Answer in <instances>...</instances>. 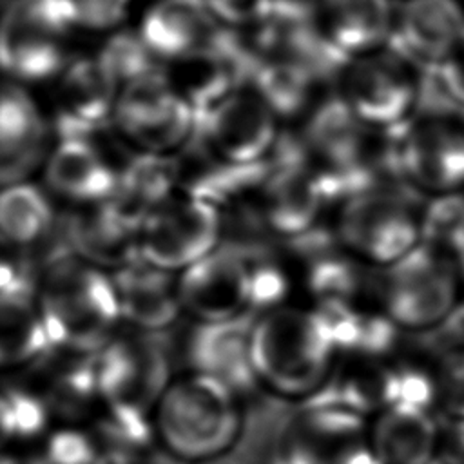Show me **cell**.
I'll return each mask as SVG.
<instances>
[{
  "label": "cell",
  "instance_id": "obj_40",
  "mask_svg": "<svg viewBox=\"0 0 464 464\" xmlns=\"http://www.w3.org/2000/svg\"><path fill=\"white\" fill-rule=\"evenodd\" d=\"M14 444V430L5 382H0V453Z\"/></svg>",
  "mask_w": 464,
  "mask_h": 464
},
{
  "label": "cell",
  "instance_id": "obj_17",
  "mask_svg": "<svg viewBox=\"0 0 464 464\" xmlns=\"http://www.w3.org/2000/svg\"><path fill=\"white\" fill-rule=\"evenodd\" d=\"M120 89L96 56L69 58L58 76V138H96L114 118Z\"/></svg>",
  "mask_w": 464,
  "mask_h": 464
},
{
  "label": "cell",
  "instance_id": "obj_25",
  "mask_svg": "<svg viewBox=\"0 0 464 464\" xmlns=\"http://www.w3.org/2000/svg\"><path fill=\"white\" fill-rule=\"evenodd\" d=\"M393 13L392 0H315L319 31L348 58L384 47Z\"/></svg>",
  "mask_w": 464,
  "mask_h": 464
},
{
  "label": "cell",
  "instance_id": "obj_15",
  "mask_svg": "<svg viewBox=\"0 0 464 464\" xmlns=\"http://www.w3.org/2000/svg\"><path fill=\"white\" fill-rule=\"evenodd\" d=\"M464 38L460 0H401L386 47L420 71L433 69Z\"/></svg>",
  "mask_w": 464,
  "mask_h": 464
},
{
  "label": "cell",
  "instance_id": "obj_14",
  "mask_svg": "<svg viewBox=\"0 0 464 464\" xmlns=\"http://www.w3.org/2000/svg\"><path fill=\"white\" fill-rule=\"evenodd\" d=\"M141 225L140 218L112 198L96 205L76 207L62 219L67 248L89 265L111 274L141 257Z\"/></svg>",
  "mask_w": 464,
  "mask_h": 464
},
{
  "label": "cell",
  "instance_id": "obj_16",
  "mask_svg": "<svg viewBox=\"0 0 464 464\" xmlns=\"http://www.w3.org/2000/svg\"><path fill=\"white\" fill-rule=\"evenodd\" d=\"M250 324L252 317L246 315L219 323L194 321L183 346L188 372L223 382L239 399L257 392L250 361Z\"/></svg>",
  "mask_w": 464,
  "mask_h": 464
},
{
  "label": "cell",
  "instance_id": "obj_12",
  "mask_svg": "<svg viewBox=\"0 0 464 464\" xmlns=\"http://www.w3.org/2000/svg\"><path fill=\"white\" fill-rule=\"evenodd\" d=\"M194 134L223 161L250 165L270 154L279 129L266 103L252 89H241L196 116Z\"/></svg>",
  "mask_w": 464,
  "mask_h": 464
},
{
  "label": "cell",
  "instance_id": "obj_18",
  "mask_svg": "<svg viewBox=\"0 0 464 464\" xmlns=\"http://www.w3.org/2000/svg\"><path fill=\"white\" fill-rule=\"evenodd\" d=\"M402 381L401 368L388 357L341 353L328 379L303 404L332 406L357 413H379L401 401Z\"/></svg>",
  "mask_w": 464,
  "mask_h": 464
},
{
  "label": "cell",
  "instance_id": "obj_46",
  "mask_svg": "<svg viewBox=\"0 0 464 464\" xmlns=\"http://www.w3.org/2000/svg\"><path fill=\"white\" fill-rule=\"evenodd\" d=\"M460 2H462V4H464V0H460Z\"/></svg>",
  "mask_w": 464,
  "mask_h": 464
},
{
  "label": "cell",
  "instance_id": "obj_6",
  "mask_svg": "<svg viewBox=\"0 0 464 464\" xmlns=\"http://www.w3.org/2000/svg\"><path fill=\"white\" fill-rule=\"evenodd\" d=\"M422 71L390 47L350 58L335 92L364 125L393 129L417 112Z\"/></svg>",
  "mask_w": 464,
  "mask_h": 464
},
{
  "label": "cell",
  "instance_id": "obj_45",
  "mask_svg": "<svg viewBox=\"0 0 464 464\" xmlns=\"http://www.w3.org/2000/svg\"><path fill=\"white\" fill-rule=\"evenodd\" d=\"M430 464H440V462H437V460H433V462H430Z\"/></svg>",
  "mask_w": 464,
  "mask_h": 464
},
{
  "label": "cell",
  "instance_id": "obj_35",
  "mask_svg": "<svg viewBox=\"0 0 464 464\" xmlns=\"http://www.w3.org/2000/svg\"><path fill=\"white\" fill-rule=\"evenodd\" d=\"M431 366L435 406L444 417L464 419V350L439 357Z\"/></svg>",
  "mask_w": 464,
  "mask_h": 464
},
{
  "label": "cell",
  "instance_id": "obj_36",
  "mask_svg": "<svg viewBox=\"0 0 464 464\" xmlns=\"http://www.w3.org/2000/svg\"><path fill=\"white\" fill-rule=\"evenodd\" d=\"M80 27L89 31L116 29L132 5V0H76Z\"/></svg>",
  "mask_w": 464,
  "mask_h": 464
},
{
  "label": "cell",
  "instance_id": "obj_1",
  "mask_svg": "<svg viewBox=\"0 0 464 464\" xmlns=\"http://www.w3.org/2000/svg\"><path fill=\"white\" fill-rule=\"evenodd\" d=\"M34 301L56 350L96 353L123 323L112 274L67 246L38 265Z\"/></svg>",
  "mask_w": 464,
  "mask_h": 464
},
{
  "label": "cell",
  "instance_id": "obj_4",
  "mask_svg": "<svg viewBox=\"0 0 464 464\" xmlns=\"http://www.w3.org/2000/svg\"><path fill=\"white\" fill-rule=\"evenodd\" d=\"M424 205L406 181L377 183L341 201L335 236L353 256L388 266L420 243Z\"/></svg>",
  "mask_w": 464,
  "mask_h": 464
},
{
  "label": "cell",
  "instance_id": "obj_38",
  "mask_svg": "<svg viewBox=\"0 0 464 464\" xmlns=\"http://www.w3.org/2000/svg\"><path fill=\"white\" fill-rule=\"evenodd\" d=\"M446 96L464 111V38L431 69Z\"/></svg>",
  "mask_w": 464,
  "mask_h": 464
},
{
  "label": "cell",
  "instance_id": "obj_37",
  "mask_svg": "<svg viewBox=\"0 0 464 464\" xmlns=\"http://www.w3.org/2000/svg\"><path fill=\"white\" fill-rule=\"evenodd\" d=\"M214 16L227 27H254L270 11L274 0H207Z\"/></svg>",
  "mask_w": 464,
  "mask_h": 464
},
{
  "label": "cell",
  "instance_id": "obj_5",
  "mask_svg": "<svg viewBox=\"0 0 464 464\" xmlns=\"http://www.w3.org/2000/svg\"><path fill=\"white\" fill-rule=\"evenodd\" d=\"M377 283L381 312L402 332H426L459 306L464 283L459 261L428 243H419L395 263L382 266Z\"/></svg>",
  "mask_w": 464,
  "mask_h": 464
},
{
  "label": "cell",
  "instance_id": "obj_41",
  "mask_svg": "<svg viewBox=\"0 0 464 464\" xmlns=\"http://www.w3.org/2000/svg\"><path fill=\"white\" fill-rule=\"evenodd\" d=\"M0 464H44L40 453H18L5 450L0 453Z\"/></svg>",
  "mask_w": 464,
  "mask_h": 464
},
{
  "label": "cell",
  "instance_id": "obj_34",
  "mask_svg": "<svg viewBox=\"0 0 464 464\" xmlns=\"http://www.w3.org/2000/svg\"><path fill=\"white\" fill-rule=\"evenodd\" d=\"M38 453L44 464H98L100 460L92 433L80 424H60L51 430Z\"/></svg>",
  "mask_w": 464,
  "mask_h": 464
},
{
  "label": "cell",
  "instance_id": "obj_23",
  "mask_svg": "<svg viewBox=\"0 0 464 464\" xmlns=\"http://www.w3.org/2000/svg\"><path fill=\"white\" fill-rule=\"evenodd\" d=\"M69 62L65 38L7 5L0 13V71L18 82L58 78Z\"/></svg>",
  "mask_w": 464,
  "mask_h": 464
},
{
  "label": "cell",
  "instance_id": "obj_44",
  "mask_svg": "<svg viewBox=\"0 0 464 464\" xmlns=\"http://www.w3.org/2000/svg\"><path fill=\"white\" fill-rule=\"evenodd\" d=\"M9 2H11V0H0V13L9 5Z\"/></svg>",
  "mask_w": 464,
  "mask_h": 464
},
{
  "label": "cell",
  "instance_id": "obj_20",
  "mask_svg": "<svg viewBox=\"0 0 464 464\" xmlns=\"http://www.w3.org/2000/svg\"><path fill=\"white\" fill-rule=\"evenodd\" d=\"M45 140L34 98L20 83L0 82V188L27 181L47 158Z\"/></svg>",
  "mask_w": 464,
  "mask_h": 464
},
{
  "label": "cell",
  "instance_id": "obj_22",
  "mask_svg": "<svg viewBox=\"0 0 464 464\" xmlns=\"http://www.w3.org/2000/svg\"><path fill=\"white\" fill-rule=\"evenodd\" d=\"M112 281L121 319L136 332L165 330L183 314L176 272L163 270L140 257L112 272Z\"/></svg>",
  "mask_w": 464,
  "mask_h": 464
},
{
  "label": "cell",
  "instance_id": "obj_26",
  "mask_svg": "<svg viewBox=\"0 0 464 464\" xmlns=\"http://www.w3.org/2000/svg\"><path fill=\"white\" fill-rule=\"evenodd\" d=\"M439 419L430 408L397 401L379 411L370 428L377 464H430L435 460Z\"/></svg>",
  "mask_w": 464,
  "mask_h": 464
},
{
  "label": "cell",
  "instance_id": "obj_27",
  "mask_svg": "<svg viewBox=\"0 0 464 464\" xmlns=\"http://www.w3.org/2000/svg\"><path fill=\"white\" fill-rule=\"evenodd\" d=\"M178 192V165L170 154L138 152L120 167L116 192L111 196L125 210L145 221Z\"/></svg>",
  "mask_w": 464,
  "mask_h": 464
},
{
  "label": "cell",
  "instance_id": "obj_8",
  "mask_svg": "<svg viewBox=\"0 0 464 464\" xmlns=\"http://www.w3.org/2000/svg\"><path fill=\"white\" fill-rule=\"evenodd\" d=\"M221 234L219 207L176 192L145 218L140 236L141 259L179 274L219 248Z\"/></svg>",
  "mask_w": 464,
  "mask_h": 464
},
{
  "label": "cell",
  "instance_id": "obj_42",
  "mask_svg": "<svg viewBox=\"0 0 464 464\" xmlns=\"http://www.w3.org/2000/svg\"><path fill=\"white\" fill-rule=\"evenodd\" d=\"M457 261H459V266H460V272H462V277H464V237H462V243H460V248H459V254H457Z\"/></svg>",
  "mask_w": 464,
  "mask_h": 464
},
{
  "label": "cell",
  "instance_id": "obj_7",
  "mask_svg": "<svg viewBox=\"0 0 464 464\" xmlns=\"http://www.w3.org/2000/svg\"><path fill=\"white\" fill-rule=\"evenodd\" d=\"M112 120L140 152L169 156L188 143L196 127L194 109L163 69L125 85Z\"/></svg>",
  "mask_w": 464,
  "mask_h": 464
},
{
  "label": "cell",
  "instance_id": "obj_10",
  "mask_svg": "<svg viewBox=\"0 0 464 464\" xmlns=\"http://www.w3.org/2000/svg\"><path fill=\"white\" fill-rule=\"evenodd\" d=\"M277 448L286 464H375L364 417L332 406L301 404Z\"/></svg>",
  "mask_w": 464,
  "mask_h": 464
},
{
  "label": "cell",
  "instance_id": "obj_3",
  "mask_svg": "<svg viewBox=\"0 0 464 464\" xmlns=\"http://www.w3.org/2000/svg\"><path fill=\"white\" fill-rule=\"evenodd\" d=\"M152 419L158 444L188 464L219 459L243 430L241 399L223 382L192 372L169 382Z\"/></svg>",
  "mask_w": 464,
  "mask_h": 464
},
{
  "label": "cell",
  "instance_id": "obj_33",
  "mask_svg": "<svg viewBox=\"0 0 464 464\" xmlns=\"http://www.w3.org/2000/svg\"><path fill=\"white\" fill-rule=\"evenodd\" d=\"M292 290L286 265L270 254L250 259V314L259 315L285 304Z\"/></svg>",
  "mask_w": 464,
  "mask_h": 464
},
{
  "label": "cell",
  "instance_id": "obj_43",
  "mask_svg": "<svg viewBox=\"0 0 464 464\" xmlns=\"http://www.w3.org/2000/svg\"><path fill=\"white\" fill-rule=\"evenodd\" d=\"M98 464H147V462H127V460H114V459H100Z\"/></svg>",
  "mask_w": 464,
  "mask_h": 464
},
{
  "label": "cell",
  "instance_id": "obj_31",
  "mask_svg": "<svg viewBox=\"0 0 464 464\" xmlns=\"http://www.w3.org/2000/svg\"><path fill=\"white\" fill-rule=\"evenodd\" d=\"M53 350L34 299L0 301V372L27 370Z\"/></svg>",
  "mask_w": 464,
  "mask_h": 464
},
{
  "label": "cell",
  "instance_id": "obj_2",
  "mask_svg": "<svg viewBox=\"0 0 464 464\" xmlns=\"http://www.w3.org/2000/svg\"><path fill=\"white\" fill-rule=\"evenodd\" d=\"M339 352L323 317L312 308L283 304L252 317L250 361L259 390L308 401L328 379Z\"/></svg>",
  "mask_w": 464,
  "mask_h": 464
},
{
  "label": "cell",
  "instance_id": "obj_9",
  "mask_svg": "<svg viewBox=\"0 0 464 464\" xmlns=\"http://www.w3.org/2000/svg\"><path fill=\"white\" fill-rule=\"evenodd\" d=\"M402 179L420 194L444 196L464 188V114L417 112L401 132Z\"/></svg>",
  "mask_w": 464,
  "mask_h": 464
},
{
  "label": "cell",
  "instance_id": "obj_11",
  "mask_svg": "<svg viewBox=\"0 0 464 464\" xmlns=\"http://www.w3.org/2000/svg\"><path fill=\"white\" fill-rule=\"evenodd\" d=\"M102 402L123 404L154 413L167 390L170 368L160 346L143 332L114 335L94 353Z\"/></svg>",
  "mask_w": 464,
  "mask_h": 464
},
{
  "label": "cell",
  "instance_id": "obj_47",
  "mask_svg": "<svg viewBox=\"0 0 464 464\" xmlns=\"http://www.w3.org/2000/svg\"><path fill=\"white\" fill-rule=\"evenodd\" d=\"M375 464H377V462H375Z\"/></svg>",
  "mask_w": 464,
  "mask_h": 464
},
{
  "label": "cell",
  "instance_id": "obj_24",
  "mask_svg": "<svg viewBox=\"0 0 464 464\" xmlns=\"http://www.w3.org/2000/svg\"><path fill=\"white\" fill-rule=\"evenodd\" d=\"M221 25L207 0H158L138 33L160 60L179 62L203 51Z\"/></svg>",
  "mask_w": 464,
  "mask_h": 464
},
{
  "label": "cell",
  "instance_id": "obj_13",
  "mask_svg": "<svg viewBox=\"0 0 464 464\" xmlns=\"http://www.w3.org/2000/svg\"><path fill=\"white\" fill-rule=\"evenodd\" d=\"M183 312L196 323H219L250 312V259L216 248L178 274Z\"/></svg>",
  "mask_w": 464,
  "mask_h": 464
},
{
  "label": "cell",
  "instance_id": "obj_21",
  "mask_svg": "<svg viewBox=\"0 0 464 464\" xmlns=\"http://www.w3.org/2000/svg\"><path fill=\"white\" fill-rule=\"evenodd\" d=\"M29 382L47 402L53 417L63 424L91 420L100 408V390L94 368V353L53 350L31 368Z\"/></svg>",
  "mask_w": 464,
  "mask_h": 464
},
{
  "label": "cell",
  "instance_id": "obj_32",
  "mask_svg": "<svg viewBox=\"0 0 464 464\" xmlns=\"http://www.w3.org/2000/svg\"><path fill=\"white\" fill-rule=\"evenodd\" d=\"M96 58L120 91L161 69V60L147 47L141 34L127 29L112 33Z\"/></svg>",
  "mask_w": 464,
  "mask_h": 464
},
{
  "label": "cell",
  "instance_id": "obj_19",
  "mask_svg": "<svg viewBox=\"0 0 464 464\" xmlns=\"http://www.w3.org/2000/svg\"><path fill=\"white\" fill-rule=\"evenodd\" d=\"M120 169L111 163L94 138H58L44 161L47 188L74 207L109 199L118 187Z\"/></svg>",
  "mask_w": 464,
  "mask_h": 464
},
{
  "label": "cell",
  "instance_id": "obj_29",
  "mask_svg": "<svg viewBox=\"0 0 464 464\" xmlns=\"http://www.w3.org/2000/svg\"><path fill=\"white\" fill-rule=\"evenodd\" d=\"M56 214L47 192L29 181L0 188V243L29 250L51 236Z\"/></svg>",
  "mask_w": 464,
  "mask_h": 464
},
{
  "label": "cell",
  "instance_id": "obj_30",
  "mask_svg": "<svg viewBox=\"0 0 464 464\" xmlns=\"http://www.w3.org/2000/svg\"><path fill=\"white\" fill-rule=\"evenodd\" d=\"M319 87L310 72L283 58L263 60L250 85L277 120L304 118L321 98Z\"/></svg>",
  "mask_w": 464,
  "mask_h": 464
},
{
  "label": "cell",
  "instance_id": "obj_28",
  "mask_svg": "<svg viewBox=\"0 0 464 464\" xmlns=\"http://www.w3.org/2000/svg\"><path fill=\"white\" fill-rule=\"evenodd\" d=\"M89 431L100 459L147 462L150 448L158 444L152 413L123 404L102 402L91 417Z\"/></svg>",
  "mask_w": 464,
  "mask_h": 464
},
{
  "label": "cell",
  "instance_id": "obj_39",
  "mask_svg": "<svg viewBox=\"0 0 464 464\" xmlns=\"http://www.w3.org/2000/svg\"><path fill=\"white\" fill-rule=\"evenodd\" d=\"M435 460L440 464H464V419L440 417Z\"/></svg>",
  "mask_w": 464,
  "mask_h": 464
}]
</instances>
